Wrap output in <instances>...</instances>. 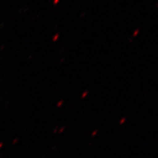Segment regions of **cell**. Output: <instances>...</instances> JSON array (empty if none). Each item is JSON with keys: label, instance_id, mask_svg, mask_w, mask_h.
Instances as JSON below:
<instances>
[]
</instances>
